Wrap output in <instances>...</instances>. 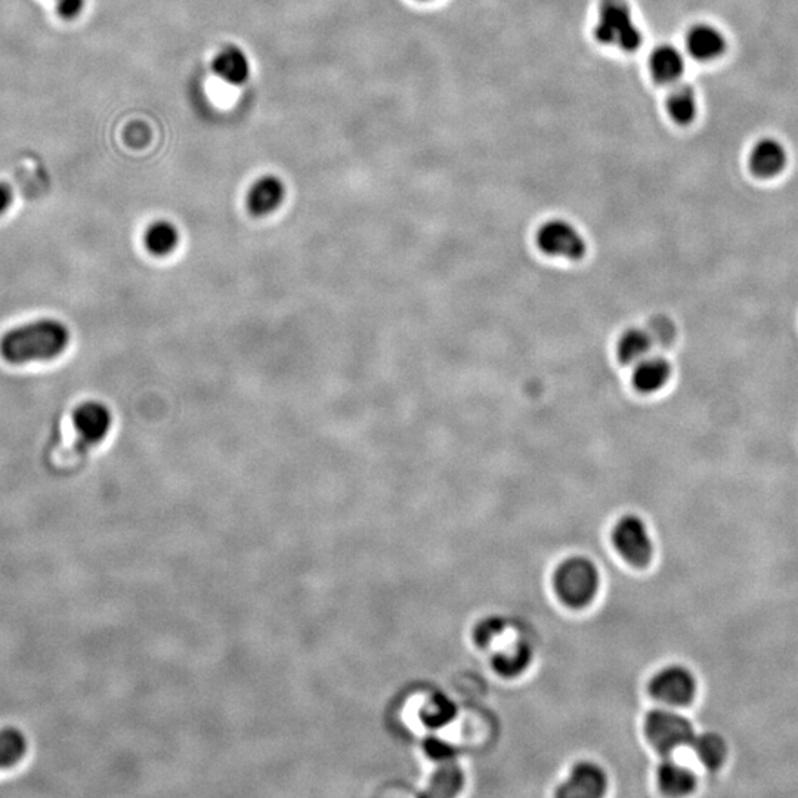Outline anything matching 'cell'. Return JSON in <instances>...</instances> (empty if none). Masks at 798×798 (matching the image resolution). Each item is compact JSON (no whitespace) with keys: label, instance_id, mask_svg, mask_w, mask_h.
Here are the masks:
<instances>
[{"label":"cell","instance_id":"6da1fadb","mask_svg":"<svg viewBox=\"0 0 798 798\" xmlns=\"http://www.w3.org/2000/svg\"><path fill=\"white\" fill-rule=\"evenodd\" d=\"M70 343V332L61 321L52 318L21 324L3 334L0 355L11 364L49 361L60 357Z\"/></svg>","mask_w":798,"mask_h":798},{"label":"cell","instance_id":"7a4b0ae2","mask_svg":"<svg viewBox=\"0 0 798 798\" xmlns=\"http://www.w3.org/2000/svg\"><path fill=\"white\" fill-rule=\"evenodd\" d=\"M593 34L600 45L623 54L642 48V27L629 0H599Z\"/></svg>","mask_w":798,"mask_h":798},{"label":"cell","instance_id":"3957f363","mask_svg":"<svg viewBox=\"0 0 798 798\" xmlns=\"http://www.w3.org/2000/svg\"><path fill=\"white\" fill-rule=\"evenodd\" d=\"M598 589V569L589 559H568L556 571V593L562 602L572 608H581L592 602Z\"/></svg>","mask_w":798,"mask_h":798},{"label":"cell","instance_id":"277c9868","mask_svg":"<svg viewBox=\"0 0 798 798\" xmlns=\"http://www.w3.org/2000/svg\"><path fill=\"white\" fill-rule=\"evenodd\" d=\"M645 731L652 747L663 754L692 744L695 738L691 722L667 710L651 711L646 717Z\"/></svg>","mask_w":798,"mask_h":798},{"label":"cell","instance_id":"5b68a950","mask_svg":"<svg viewBox=\"0 0 798 798\" xmlns=\"http://www.w3.org/2000/svg\"><path fill=\"white\" fill-rule=\"evenodd\" d=\"M537 244L546 255L578 261L586 253V241L569 222L555 219L538 230Z\"/></svg>","mask_w":798,"mask_h":798},{"label":"cell","instance_id":"8992f818","mask_svg":"<svg viewBox=\"0 0 798 798\" xmlns=\"http://www.w3.org/2000/svg\"><path fill=\"white\" fill-rule=\"evenodd\" d=\"M612 541H614L618 553L629 564L642 568L651 562L652 553H654L652 541L640 519L634 518V516L621 519L617 527L614 528Z\"/></svg>","mask_w":798,"mask_h":798},{"label":"cell","instance_id":"52a82bcc","mask_svg":"<svg viewBox=\"0 0 798 798\" xmlns=\"http://www.w3.org/2000/svg\"><path fill=\"white\" fill-rule=\"evenodd\" d=\"M651 694L668 705H686L697 694L694 676L683 667H668L652 679Z\"/></svg>","mask_w":798,"mask_h":798},{"label":"cell","instance_id":"ba28073f","mask_svg":"<svg viewBox=\"0 0 798 798\" xmlns=\"http://www.w3.org/2000/svg\"><path fill=\"white\" fill-rule=\"evenodd\" d=\"M73 423L83 444L97 445L110 433L113 416L102 402L86 401L74 410Z\"/></svg>","mask_w":798,"mask_h":798},{"label":"cell","instance_id":"9c48e42d","mask_svg":"<svg viewBox=\"0 0 798 798\" xmlns=\"http://www.w3.org/2000/svg\"><path fill=\"white\" fill-rule=\"evenodd\" d=\"M686 52L671 43H661L648 57V70L652 80L661 86L682 82L686 71Z\"/></svg>","mask_w":798,"mask_h":798},{"label":"cell","instance_id":"30bf717a","mask_svg":"<svg viewBox=\"0 0 798 798\" xmlns=\"http://www.w3.org/2000/svg\"><path fill=\"white\" fill-rule=\"evenodd\" d=\"M728 40L725 33L713 24L699 23L689 29L685 37V52L694 60L710 63L725 54Z\"/></svg>","mask_w":798,"mask_h":798},{"label":"cell","instance_id":"8fae6325","mask_svg":"<svg viewBox=\"0 0 798 798\" xmlns=\"http://www.w3.org/2000/svg\"><path fill=\"white\" fill-rule=\"evenodd\" d=\"M286 199V185L278 176L265 175L247 191V210L255 216L274 213Z\"/></svg>","mask_w":798,"mask_h":798},{"label":"cell","instance_id":"7c38bea8","mask_svg":"<svg viewBox=\"0 0 798 798\" xmlns=\"http://www.w3.org/2000/svg\"><path fill=\"white\" fill-rule=\"evenodd\" d=\"M605 773L598 766L581 763L572 770L568 781L559 788V797H600L605 793Z\"/></svg>","mask_w":798,"mask_h":798},{"label":"cell","instance_id":"4fadbf2b","mask_svg":"<svg viewBox=\"0 0 798 798\" xmlns=\"http://www.w3.org/2000/svg\"><path fill=\"white\" fill-rule=\"evenodd\" d=\"M787 160V150L784 145L773 138L757 142L750 154L751 170L760 178H773L779 175L787 166Z\"/></svg>","mask_w":798,"mask_h":798},{"label":"cell","instance_id":"5bb4252c","mask_svg":"<svg viewBox=\"0 0 798 798\" xmlns=\"http://www.w3.org/2000/svg\"><path fill=\"white\" fill-rule=\"evenodd\" d=\"M698 110V95L691 85L679 82L670 86V92L665 98V111L671 122L679 126H689L697 119Z\"/></svg>","mask_w":798,"mask_h":798},{"label":"cell","instance_id":"9a60e30c","mask_svg":"<svg viewBox=\"0 0 798 798\" xmlns=\"http://www.w3.org/2000/svg\"><path fill=\"white\" fill-rule=\"evenodd\" d=\"M213 71L228 85L240 86L249 80L250 61L238 46H225L216 54L212 63Z\"/></svg>","mask_w":798,"mask_h":798},{"label":"cell","instance_id":"2e32d148","mask_svg":"<svg viewBox=\"0 0 798 798\" xmlns=\"http://www.w3.org/2000/svg\"><path fill=\"white\" fill-rule=\"evenodd\" d=\"M670 364L660 357H646L636 364L633 373V385L642 394L660 391L670 379Z\"/></svg>","mask_w":798,"mask_h":798},{"label":"cell","instance_id":"e0dca14e","mask_svg":"<svg viewBox=\"0 0 798 798\" xmlns=\"http://www.w3.org/2000/svg\"><path fill=\"white\" fill-rule=\"evenodd\" d=\"M145 247L153 256H169L179 246V230L169 221H156L144 235Z\"/></svg>","mask_w":798,"mask_h":798},{"label":"cell","instance_id":"ac0fdd59","mask_svg":"<svg viewBox=\"0 0 798 798\" xmlns=\"http://www.w3.org/2000/svg\"><path fill=\"white\" fill-rule=\"evenodd\" d=\"M658 782L668 796H685L694 790L697 779L686 767L667 762L658 770Z\"/></svg>","mask_w":798,"mask_h":798},{"label":"cell","instance_id":"d6986e66","mask_svg":"<svg viewBox=\"0 0 798 798\" xmlns=\"http://www.w3.org/2000/svg\"><path fill=\"white\" fill-rule=\"evenodd\" d=\"M692 744H694L698 759L708 769H717L725 763L728 747H726L725 739L717 733L699 735L698 738H694Z\"/></svg>","mask_w":798,"mask_h":798},{"label":"cell","instance_id":"ffe728a7","mask_svg":"<svg viewBox=\"0 0 798 798\" xmlns=\"http://www.w3.org/2000/svg\"><path fill=\"white\" fill-rule=\"evenodd\" d=\"M652 342L651 334L643 330H629L618 343V358L624 364H637L648 357Z\"/></svg>","mask_w":798,"mask_h":798},{"label":"cell","instance_id":"44dd1931","mask_svg":"<svg viewBox=\"0 0 798 798\" xmlns=\"http://www.w3.org/2000/svg\"><path fill=\"white\" fill-rule=\"evenodd\" d=\"M27 738L14 728L0 731V770L18 765L27 754Z\"/></svg>","mask_w":798,"mask_h":798},{"label":"cell","instance_id":"7402d4cb","mask_svg":"<svg viewBox=\"0 0 798 798\" xmlns=\"http://www.w3.org/2000/svg\"><path fill=\"white\" fill-rule=\"evenodd\" d=\"M528 661H530V649L527 646L519 645L506 654L497 655L494 667L503 676H515L524 670Z\"/></svg>","mask_w":798,"mask_h":798},{"label":"cell","instance_id":"603a6c76","mask_svg":"<svg viewBox=\"0 0 798 798\" xmlns=\"http://www.w3.org/2000/svg\"><path fill=\"white\" fill-rule=\"evenodd\" d=\"M463 785V775L459 767L448 765L436 772L432 790L436 796H454Z\"/></svg>","mask_w":798,"mask_h":798},{"label":"cell","instance_id":"cb8c5ba5","mask_svg":"<svg viewBox=\"0 0 798 798\" xmlns=\"http://www.w3.org/2000/svg\"><path fill=\"white\" fill-rule=\"evenodd\" d=\"M426 716H428V722L432 723V725L447 723L448 720L453 719L454 716L453 704L447 701V699L435 698L431 702V705H429Z\"/></svg>","mask_w":798,"mask_h":798},{"label":"cell","instance_id":"d4e9b609","mask_svg":"<svg viewBox=\"0 0 798 798\" xmlns=\"http://www.w3.org/2000/svg\"><path fill=\"white\" fill-rule=\"evenodd\" d=\"M85 8V0H57V12L66 20H73Z\"/></svg>","mask_w":798,"mask_h":798},{"label":"cell","instance_id":"484cf974","mask_svg":"<svg viewBox=\"0 0 798 798\" xmlns=\"http://www.w3.org/2000/svg\"><path fill=\"white\" fill-rule=\"evenodd\" d=\"M501 629V623L499 620H488L485 621L482 626H479V629L476 630V640L478 643H481L482 646L487 645L490 642L491 637L494 634L499 633Z\"/></svg>","mask_w":798,"mask_h":798},{"label":"cell","instance_id":"4316f807","mask_svg":"<svg viewBox=\"0 0 798 798\" xmlns=\"http://www.w3.org/2000/svg\"><path fill=\"white\" fill-rule=\"evenodd\" d=\"M12 201H14V193H12L11 187L5 182H0V215L11 207Z\"/></svg>","mask_w":798,"mask_h":798},{"label":"cell","instance_id":"83f0119b","mask_svg":"<svg viewBox=\"0 0 798 798\" xmlns=\"http://www.w3.org/2000/svg\"><path fill=\"white\" fill-rule=\"evenodd\" d=\"M422 2H429V0H422Z\"/></svg>","mask_w":798,"mask_h":798}]
</instances>
